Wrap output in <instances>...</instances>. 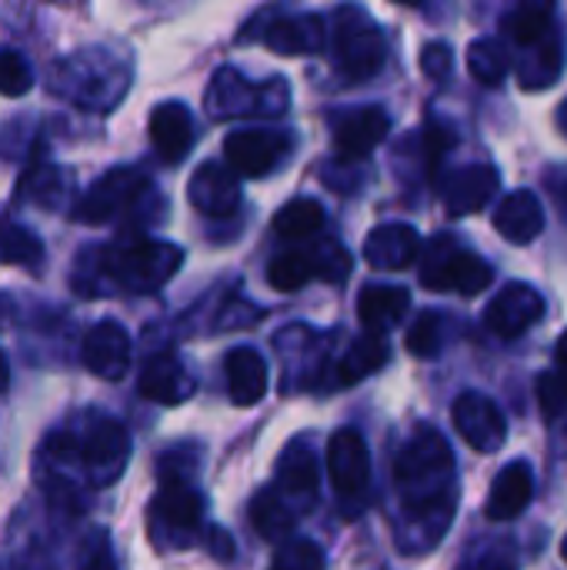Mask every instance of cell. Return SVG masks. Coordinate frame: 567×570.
Returning <instances> with one entry per match:
<instances>
[{"label":"cell","instance_id":"cell-18","mask_svg":"<svg viewBox=\"0 0 567 570\" xmlns=\"http://www.w3.org/2000/svg\"><path fill=\"white\" fill-rule=\"evenodd\" d=\"M194 374L174 354H157L140 371V394L154 404H184L194 397Z\"/></svg>","mask_w":567,"mask_h":570},{"label":"cell","instance_id":"cell-41","mask_svg":"<svg viewBox=\"0 0 567 570\" xmlns=\"http://www.w3.org/2000/svg\"><path fill=\"white\" fill-rule=\"evenodd\" d=\"M84 570H117V561H114L110 548H107V544H100V548L90 554V561H87V568Z\"/></svg>","mask_w":567,"mask_h":570},{"label":"cell","instance_id":"cell-35","mask_svg":"<svg viewBox=\"0 0 567 570\" xmlns=\"http://www.w3.org/2000/svg\"><path fill=\"white\" fill-rule=\"evenodd\" d=\"M274 570H324V554L311 541H284L277 548Z\"/></svg>","mask_w":567,"mask_h":570},{"label":"cell","instance_id":"cell-39","mask_svg":"<svg viewBox=\"0 0 567 570\" xmlns=\"http://www.w3.org/2000/svg\"><path fill=\"white\" fill-rule=\"evenodd\" d=\"M545 187H548V194L555 197V204H558L561 217L567 220V167H555V170H548Z\"/></svg>","mask_w":567,"mask_h":570},{"label":"cell","instance_id":"cell-2","mask_svg":"<svg viewBox=\"0 0 567 570\" xmlns=\"http://www.w3.org/2000/svg\"><path fill=\"white\" fill-rule=\"evenodd\" d=\"M180 261H184L180 247L137 237V240L110 247L104 254V271L117 287L134 291V294H150L177 274Z\"/></svg>","mask_w":567,"mask_h":570},{"label":"cell","instance_id":"cell-29","mask_svg":"<svg viewBox=\"0 0 567 570\" xmlns=\"http://www.w3.org/2000/svg\"><path fill=\"white\" fill-rule=\"evenodd\" d=\"M324 224V207L311 197H297L291 204H284L274 217V230L284 240H304L311 234H317Z\"/></svg>","mask_w":567,"mask_h":570},{"label":"cell","instance_id":"cell-21","mask_svg":"<svg viewBox=\"0 0 567 570\" xmlns=\"http://www.w3.org/2000/svg\"><path fill=\"white\" fill-rule=\"evenodd\" d=\"M531 498H535V474L525 461H515L491 481L488 518L491 521H515L518 514L528 511Z\"/></svg>","mask_w":567,"mask_h":570},{"label":"cell","instance_id":"cell-31","mask_svg":"<svg viewBox=\"0 0 567 570\" xmlns=\"http://www.w3.org/2000/svg\"><path fill=\"white\" fill-rule=\"evenodd\" d=\"M43 261L40 237L23 224H0V264L13 267H37Z\"/></svg>","mask_w":567,"mask_h":570},{"label":"cell","instance_id":"cell-3","mask_svg":"<svg viewBox=\"0 0 567 570\" xmlns=\"http://www.w3.org/2000/svg\"><path fill=\"white\" fill-rule=\"evenodd\" d=\"M331 50L344 77L368 80L384 67L388 40L361 7H341L338 17L331 20Z\"/></svg>","mask_w":567,"mask_h":570},{"label":"cell","instance_id":"cell-36","mask_svg":"<svg viewBox=\"0 0 567 570\" xmlns=\"http://www.w3.org/2000/svg\"><path fill=\"white\" fill-rule=\"evenodd\" d=\"M441 347V317L438 314H421L411 331H408V351L418 357H434Z\"/></svg>","mask_w":567,"mask_h":570},{"label":"cell","instance_id":"cell-11","mask_svg":"<svg viewBox=\"0 0 567 570\" xmlns=\"http://www.w3.org/2000/svg\"><path fill=\"white\" fill-rule=\"evenodd\" d=\"M391 130V117L381 107H361L334 124V154L341 160H364Z\"/></svg>","mask_w":567,"mask_h":570},{"label":"cell","instance_id":"cell-16","mask_svg":"<svg viewBox=\"0 0 567 570\" xmlns=\"http://www.w3.org/2000/svg\"><path fill=\"white\" fill-rule=\"evenodd\" d=\"M190 204L207 214V217H231L241 207V187H237V174L221 167V164H204L187 187Z\"/></svg>","mask_w":567,"mask_h":570},{"label":"cell","instance_id":"cell-19","mask_svg":"<svg viewBox=\"0 0 567 570\" xmlns=\"http://www.w3.org/2000/svg\"><path fill=\"white\" fill-rule=\"evenodd\" d=\"M267 47L284 53V57H307L321 53L328 43V20L317 13H297V17H281L267 27L264 33Z\"/></svg>","mask_w":567,"mask_h":570},{"label":"cell","instance_id":"cell-45","mask_svg":"<svg viewBox=\"0 0 567 570\" xmlns=\"http://www.w3.org/2000/svg\"><path fill=\"white\" fill-rule=\"evenodd\" d=\"M558 120H561V127H565V134H567V104L561 107V114H558Z\"/></svg>","mask_w":567,"mask_h":570},{"label":"cell","instance_id":"cell-43","mask_svg":"<svg viewBox=\"0 0 567 570\" xmlns=\"http://www.w3.org/2000/svg\"><path fill=\"white\" fill-rule=\"evenodd\" d=\"M7 384H10V364H7V357L0 351V394L7 391Z\"/></svg>","mask_w":567,"mask_h":570},{"label":"cell","instance_id":"cell-17","mask_svg":"<svg viewBox=\"0 0 567 570\" xmlns=\"http://www.w3.org/2000/svg\"><path fill=\"white\" fill-rule=\"evenodd\" d=\"M150 144L167 164H180L194 147V117L184 104L167 100L150 114Z\"/></svg>","mask_w":567,"mask_h":570},{"label":"cell","instance_id":"cell-46","mask_svg":"<svg viewBox=\"0 0 567 570\" xmlns=\"http://www.w3.org/2000/svg\"><path fill=\"white\" fill-rule=\"evenodd\" d=\"M391 3H404V7H418L421 0H391Z\"/></svg>","mask_w":567,"mask_h":570},{"label":"cell","instance_id":"cell-37","mask_svg":"<svg viewBox=\"0 0 567 570\" xmlns=\"http://www.w3.org/2000/svg\"><path fill=\"white\" fill-rule=\"evenodd\" d=\"M314 261H317V277H324V281H344L348 277V271H351V257L338 247V244H324V247H317V254H314Z\"/></svg>","mask_w":567,"mask_h":570},{"label":"cell","instance_id":"cell-27","mask_svg":"<svg viewBox=\"0 0 567 570\" xmlns=\"http://www.w3.org/2000/svg\"><path fill=\"white\" fill-rule=\"evenodd\" d=\"M384 361H388V341H384V334L368 331V334H364L361 341H354L351 351L341 357L338 377H341V384H358V381L371 377L374 371H381Z\"/></svg>","mask_w":567,"mask_h":570},{"label":"cell","instance_id":"cell-20","mask_svg":"<svg viewBox=\"0 0 567 570\" xmlns=\"http://www.w3.org/2000/svg\"><path fill=\"white\" fill-rule=\"evenodd\" d=\"M498 190V170L491 164H471L465 170H458L448 184H444V207L451 217H465L481 210Z\"/></svg>","mask_w":567,"mask_h":570},{"label":"cell","instance_id":"cell-44","mask_svg":"<svg viewBox=\"0 0 567 570\" xmlns=\"http://www.w3.org/2000/svg\"><path fill=\"white\" fill-rule=\"evenodd\" d=\"M478 570H515L511 564H501V561H488V564H481Z\"/></svg>","mask_w":567,"mask_h":570},{"label":"cell","instance_id":"cell-25","mask_svg":"<svg viewBox=\"0 0 567 570\" xmlns=\"http://www.w3.org/2000/svg\"><path fill=\"white\" fill-rule=\"evenodd\" d=\"M551 20L555 0H518L511 17L505 20V30L518 47H535L551 37Z\"/></svg>","mask_w":567,"mask_h":570},{"label":"cell","instance_id":"cell-10","mask_svg":"<svg viewBox=\"0 0 567 570\" xmlns=\"http://www.w3.org/2000/svg\"><path fill=\"white\" fill-rule=\"evenodd\" d=\"M545 317V297L531 284H508L485 311V324L498 337H521Z\"/></svg>","mask_w":567,"mask_h":570},{"label":"cell","instance_id":"cell-5","mask_svg":"<svg viewBox=\"0 0 567 570\" xmlns=\"http://www.w3.org/2000/svg\"><path fill=\"white\" fill-rule=\"evenodd\" d=\"M324 461H328L331 488H334V494L344 504L348 501H361L368 494V484H371V454H368L364 438L354 428H341V431L331 434L328 451H324Z\"/></svg>","mask_w":567,"mask_h":570},{"label":"cell","instance_id":"cell-9","mask_svg":"<svg viewBox=\"0 0 567 570\" xmlns=\"http://www.w3.org/2000/svg\"><path fill=\"white\" fill-rule=\"evenodd\" d=\"M80 461L87 468V474L97 481V488L104 484H114L124 468H127V458H130V438L124 431V424L117 421H97L90 428V434L80 441Z\"/></svg>","mask_w":567,"mask_h":570},{"label":"cell","instance_id":"cell-28","mask_svg":"<svg viewBox=\"0 0 567 570\" xmlns=\"http://www.w3.org/2000/svg\"><path fill=\"white\" fill-rule=\"evenodd\" d=\"M508 70H511V57H508V50H505L501 40H491L488 37V40H475L468 47V73L478 83L498 87V83H505Z\"/></svg>","mask_w":567,"mask_h":570},{"label":"cell","instance_id":"cell-15","mask_svg":"<svg viewBox=\"0 0 567 570\" xmlns=\"http://www.w3.org/2000/svg\"><path fill=\"white\" fill-rule=\"evenodd\" d=\"M421 257V237L411 224H381L364 240V261L374 271H404Z\"/></svg>","mask_w":567,"mask_h":570},{"label":"cell","instance_id":"cell-40","mask_svg":"<svg viewBox=\"0 0 567 570\" xmlns=\"http://www.w3.org/2000/svg\"><path fill=\"white\" fill-rule=\"evenodd\" d=\"M207 541H211V554H214V558L227 561V558L234 554V548H231V538H227V531H221V528H211Z\"/></svg>","mask_w":567,"mask_h":570},{"label":"cell","instance_id":"cell-7","mask_svg":"<svg viewBox=\"0 0 567 570\" xmlns=\"http://www.w3.org/2000/svg\"><path fill=\"white\" fill-rule=\"evenodd\" d=\"M291 150V137L281 130H234L224 140V160L237 177H264Z\"/></svg>","mask_w":567,"mask_h":570},{"label":"cell","instance_id":"cell-42","mask_svg":"<svg viewBox=\"0 0 567 570\" xmlns=\"http://www.w3.org/2000/svg\"><path fill=\"white\" fill-rule=\"evenodd\" d=\"M555 357H558V367L567 374V331H565V337L558 341V347H555Z\"/></svg>","mask_w":567,"mask_h":570},{"label":"cell","instance_id":"cell-22","mask_svg":"<svg viewBox=\"0 0 567 570\" xmlns=\"http://www.w3.org/2000/svg\"><path fill=\"white\" fill-rule=\"evenodd\" d=\"M495 230L511 244H531L545 230V207L531 190L508 194L495 210Z\"/></svg>","mask_w":567,"mask_h":570},{"label":"cell","instance_id":"cell-24","mask_svg":"<svg viewBox=\"0 0 567 570\" xmlns=\"http://www.w3.org/2000/svg\"><path fill=\"white\" fill-rule=\"evenodd\" d=\"M411 307V294L404 287H391V284H371L358 294V317L368 331L384 334L388 327H394L398 321H404Z\"/></svg>","mask_w":567,"mask_h":570},{"label":"cell","instance_id":"cell-30","mask_svg":"<svg viewBox=\"0 0 567 570\" xmlns=\"http://www.w3.org/2000/svg\"><path fill=\"white\" fill-rule=\"evenodd\" d=\"M311 277H317V261H314V254H304V250L277 254L267 267V284L281 294L301 291Z\"/></svg>","mask_w":567,"mask_h":570},{"label":"cell","instance_id":"cell-6","mask_svg":"<svg viewBox=\"0 0 567 570\" xmlns=\"http://www.w3.org/2000/svg\"><path fill=\"white\" fill-rule=\"evenodd\" d=\"M147 190V177L140 170H130V167H117L110 174H104L90 190L87 197L77 204L74 217L84 220V224H107L114 220L117 214L130 210L140 194Z\"/></svg>","mask_w":567,"mask_h":570},{"label":"cell","instance_id":"cell-32","mask_svg":"<svg viewBox=\"0 0 567 570\" xmlns=\"http://www.w3.org/2000/svg\"><path fill=\"white\" fill-rule=\"evenodd\" d=\"M558 70H561V50H558V40L548 37L545 43L528 47V57L521 60L518 73H521V83L535 90V87H551Z\"/></svg>","mask_w":567,"mask_h":570},{"label":"cell","instance_id":"cell-47","mask_svg":"<svg viewBox=\"0 0 567 570\" xmlns=\"http://www.w3.org/2000/svg\"><path fill=\"white\" fill-rule=\"evenodd\" d=\"M565 558H567V541H565Z\"/></svg>","mask_w":567,"mask_h":570},{"label":"cell","instance_id":"cell-14","mask_svg":"<svg viewBox=\"0 0 567 570\" xmlns=\"http://www.w3.org/2000/svg\"><path fill=\"white\" fill-rule=\"evenodd\" d=\"M317 484H321V474H317V458L314 451L304 444V441H291L277 461V484L274 491L291 504V508H307L314 504L317 498Z\"/></svg>","mask_w":567,"mask_h":570},{"label":"cell","instance_id":"cell-26","mask_svg":"<svg viewBox=\"0 0 567 570\" xmlns=\"http://www.w3.org/2000/svg\"><path fill=\"white\" fill-rule=\"evenodd\" d=\"M251 524L264 541L284 544L291 541V531H294V508L274 488H267L251 501Z\"/></svg>","mask_w":567,"mask_h":570},{"label":"cell","instance_id":"cell-34","mask_svg":"<svg viewBox=\"0 0 567 570\" xmlns=\"http://www.w3.org/2000/svg\"><path fill=\"white\" fill-rule=\"evenodd\" d=\"M33 87V70L23 53L0 50V94L3 97H23Z\"/></svg>","mask_w":567,"mask_h":570},{"label":"cell","instance_id":"cell-8","mask_svg":"<svg viewBox=\"0 0 567 570\" xmlns=\"http://www.w3.org/2000/svg\"><path fill=\"white\" fill-rule=\"evenodd\" d=\"M454 428L465 438V444L475 448L478 454L501 451L505 438H508V424H505V414L498 411V404L475 391H468L454 401Z\"/></svg>","mask_w":567,"mask_h":570},{"label":"cell","instance_id":"cell-12","mask_svg":"<svg viewBox=\"0 0 567 570\" xmlns=\"http://www.w3.org/2000/svg\"><path fill=\"white\" fill-rule=\"evenodd\" d=\"M84 364L104 381H120L130 367V337L117 321H100L84 337Z\"/></svg>","mask_w":567,"mask_h":570},{"label":"cell","instance_id":"cell-4","mask_svg":"<svg viewBox=\"0 0 567 570\" xmlns=\"http://www.w3.org/2000/svg\"><path fill=\"white\" fill-rule=\"evenodd\" d=\"M491 277H495V271L488 261H481L471 250L454 247L448 237L431 244L424 267H421V284L428 291H451V294H465V297L481 294L491 284Z\"/></svg>","mask_w":567,"mask_h":570},{"label":"cell","instance_id":"cell-13","mask_svg":"<svg viewBox=\"0 0 567 570\" xmlns=\"http://www.w3.org/2000/svg\"><path fill=\"white\" fill-rule=\"evenodd\" d=\"M150 514L170 534H194L201 528V518H204V501L190 488V481H184L177 474H164Z\"/></svg>","mask_w":567,"mask_h":570},{"label":"cell","instance_id":"cell-33","mask_svg":"<svg viewBox=\"0 0 567 570\" xmlns=\"http://www.w3.org/2000/svg\"><path fill=\"white\" fill-rule=\"evenodd\" d=\"M538 404H541L548 424L567 428V374L561 367L545 371L538 377Z\"/></svg>","mask_w":567,"mask_h":570},{"label":"cell","instance_id":"cell-1","mask_svg":"<svg viewBox=\"0 0 567 570\" xmlns=\"http://www.w3.org/2000/svg\"><path fill=\"white\" fill-rule=\"evenodd\" d=\"M394 481L411 521L448 528L454 511V458L438 431H418L394 464Z\"/></svg>","mask_w":567,"mask_h":570},{"label":"cell","instance_id":"cell-38","mask_svg":"<svg viewBox=\"0 0 567 570\" xmlns=\"http://www.w3.org/2000/svg\"><path fill=\"white\" fill-rule=\"evenodd\" d=\"M451 67H454V53H451L448 43H428V47H424V53H421V70H424L431 80H438V83L448 80Z\"/></svg>","mask_w":567,"mask_h":570},{"label":"cell","instance_id":"cell-23","mask_svg":"<svg viewBox=\"0 0 567 570\" xmlns=\"http://www.w3.org/2000/svg\"><path fill=\"white\" fill-rule=\"evenodd\" d=\"M227 394L237 407H254L267 394V361L254 347H234L224 361Z\"/></svg>","mask_w":567,"mask_h":570}]
</instances>
